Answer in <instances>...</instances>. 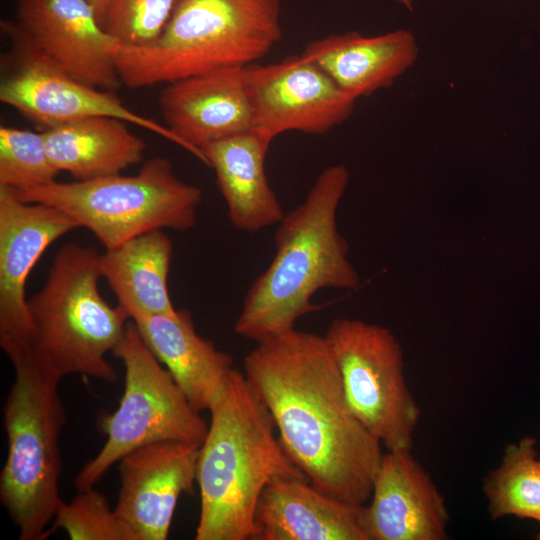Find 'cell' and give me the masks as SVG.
I'll use <instances>...</instances> for the list:
<instances>
[{
  "mask_svg": "<svg viewBox=\"0 0 540 540\" xmlns=\"http://www.w3.org/2000/svg\"><path fill=\"white\" fill-rule=\"evenodd\" d=\"M243 373L307 479L330 496L365 505L382 443L351 409L325 335L293 328L257 342Z\"/></svg>",
  "mask_w": 540,
  "mask_h": 540,
  "instance_id": "1",
  "label": "cell"
},
{
  "mask_svg": "<svg viewBox=\"0 0 540 540\" xmlns=\"http://www.w3.org/2000/svg\"><path fill=\"white\" fill-rule=\"evenodd\" d=\"M349 181L345 164L327 166L304 200L277 224L274 257L246 293L234 323L238 335L257 343L289 331L300 317L318 310L311 301L318 290L359 286L349 245L337 227Z\"/></svg>",
  "mask_w": 540,
  "mask_h": 540,
  "instance_id": "2",
  "label": "cell"
},
{
  "mask_svg": "<svg viewBox=\"0 0 540 540\" xmlns=\"http://www.w3.org/2000/svg\"><path fill=\"white\" fill-rule=\"evenodd\" d=\"M209 412L197 463L195 539L254 540L264 488L279 477H307L286 453L267 407L240 370L232 371Z\"/></svg>",
  "mask_w": 540,
  "mask_h": 540,
  "instance_id": "3",
  "label": "cell"
},
{
  "mask_svg": "<svg viewBox=\"0 0 540 540\" xmlns=\"http://www.w3.org/2000/svg\"><path fill=\"white\" fill-rule=\"evenodd\" d=\"M281 38L280 0H177L159 36L122 44L116 66L129 88L167 84L256 63Z\"/></svg>",
  "mask_w": 540,
  "mask_h": 540,
  "instance_id": "4",
  "label": "cell"
},
{
  "mask_svg": "<svg viewBox=\"0 0 540 540\" xmlns=\"http://www.w3.org/2000/svg\"><path fill=\"white\" fill-rule=\"evenodd\" d=\"M99 261L100 253L77 243L57 251L43 287L28 299V350L12 364L28 362L56 382L70 374L117 379L106 354L122 339L128 317L102 297Z\"/></svg>",
  "mask_w": 540,
  "mask_h": 540,
  "instance_id": "5",
  "label": "cell"
},
{
  "mask_svg": "<svg viewBox=\"0 0 540 540\" xmlns=\"http://www.w3.org/2000/svg\"><path fill=\"white\" fill-rule=\"evenodd\" d=\"M9 190L21 201L64 212L106 249L153 230L193 228L202 199L201 189L181 180L172 162L160 156L146 161L132 176L56 180L41 187Z\"/></svg>",
  "mask_w": 540,
  "mask_h": 540,
  "instance_id": "6",
  "label": "cell"
},
{
  "mask_svg": "<svg viewBox=\"0 0 540 540\" xmlns=\"http://www.w3.org/2000/svg\"><path fill=\"white\" fill-rule=\"evenodd\" d=\"M3 424L8 451L0 475V500L20 540H42L63 502L59 480L60 435L66 413L56 382L32 364H13Z\"/></svg>",
  "mask_w": 540,
  "mask_h": 540,
  "instance_id": "7",
  "label": "cell"
},
{
  "mask_svg": "<svg viewBox=\"0 0 540 540\" xmlns=\"http://www.w3.org/2000/svg\"><path fill=\"white\" fill-rule=\"evenodd\" d=\"M125 368V384L118 408L99 421L106 441L80 470L75 486L81 491L94 487L126 454L161 441L202 444L209 424L194 409L141 337L128 323L112 351Z\"/></svg>",
  "mask_w": 540,
  "mask_h": 540,
  "instance_id": "8",
  "label": "cell"
},
{
  "mask_svg": "<svg viewBox=\"0 0 540 540\" xmlns=\"http://www.w3.org/2000/svg\"><path fill=\"white\" fill-rule=\"evenodd\" d=\"M325 337L351 409L387 450H411L421 410L404 374L403 350L382 325L340 317Z\"/></svg>",
  "mask_w": 540,
  "mask_h": 540,
  "instance_id": "9",
  "label": "cell"
},
{
  "mask_svg": "<svg viewBox=\"0 0 540 540\" xmlns=\"http://www.w3.org/2000/svg\"><path fill=\"white\" fill-rule=\"evenodd\" d=\"M1 30L11 44L2 61L1 103L45 128L92 117H112L180 145L165 125L128 108L115 91L86 84L50 62L24 38L14 22L1 21Z\"/></svg>",
  "mask_w": 540,
  "mask_h": 540,
  "instance_id": "10",
  "label": "cell"
},
{
  "mask_svg": "<svg viewBox=\"0 0 540 540\" xmlns=\"http://www.w3.org/2000/svg\"><path fill=\"white\" fill-rule=\"evenodd\" d=\"M245 81L253 129L270 141L288 131L325 134L350 118L357 101L301 54L245 66Z\"/></svg>",
  "mask_w": 540,
  "mask_h": 540,
  "instance_id": "11",
  "label": "cell"
},
{
  "mask_svg": "<svg viewBox=\"0 0 540 540\" xmlns=\"http://www.w3.org/2000/svg\"><path fill=\"white\" fill-rule=\"evenodd\" d=\"M78 224L59 209L17 199L0 187V346L24 355L32 336L26 283L44 251Z\"/></svg>",
  "mask_w": 540,
  "mask_h": 540,
  "instance_id": "12",
  "label": "cell"
},
{
  "mask_svg": "<svg viewBox=\"0 0 540 540\" xmlns=\"http://www.w3.org/2000/svg\"><path fill=\"white\" fill-rule=\"evenodd\" d=\"M14 24L35 49L73 77L107 91L120 88L116 56L122 43L86 0H19Z\"/></svg>",
  "mask_w": 540,
  "mask_h": 540,
  "instance_id": "13",
  "label": "cell"
},
{
  "mask_svg": "<svg viewBox=\"0 0 540 540\" xmlns=\"http://www.w3.org/2000/svg\"><path fill=\"white\" fill-rule=\"evenodd\" d=\"M200 444L161 441L137 448L119 461L115 511L138 540H166L183 493L192 495Z\"/></svg>",
  "mask_w": 540,
  "mask_h": 540,
  "instance_id": "14",
  "label": "cell"
},
{
  "mask_svg": "<svg viewBox=\"0 0 540 540\" xmlns=\"http://www.w3.org/2000/svg\"><path fill=\"white\" fill-rule=\"evenodd\" d=\"M445 499L411 450H387L361 509L367 540H444Z\"/></svg>",
  "mask_w": 540,
  "mask_h": 540,
  "instance_id": "15",
  "label": "cell"
},
{
  "mask_svg": "<svg viewBox=\"0 0 540 540\" xmlns=\"http://www.w3.org/2000/svg\"><path fill=\"white\" fill-rule=\"evenodd\" d=\"M165 126L180 146L200 149L253 129L245 67L216 69L167 83L159 98Z\"/></svg>",
  "mask_w": 540,
  "mask_h": 540,
  "instance_id": "16",
  "label": "cell"
},
{
  "mask_svg": "<svg viewBox=\"0 0 540 540\" xmlns=\"http://www.w3.org/2000/svg\"><path fill=\"white\" fill-rule=\"evenodd\" d=\"M362 506L328 495L305 477H279L258 500L254 540H367Z\"/></svg>",
  "mask_w": 540,
  "mask_h": 540,
  "instance_id": "17",
  "label": "cell"
},
{
  "mask_svg": "<svg viewBox=\"0 0 540 540\" xmlns=\"http://www.w3.org/2000/svg\"><path fill=\"white\" fill-rule=\"evenodd\" d=\"M301 55L358 100L391 86L413 67L419 56V44L408 29L374 36L348 31L308 43Z\"/></svg>",
  "mask_w": 540,
  "mask_h": 540,
  "instance_id": "18",
  "label": "cell"
},
{
  "mask_svg": "<svg viewBox=\"0 0 540 540\" xmlns=\"http://www.w3.org/2000/svg\"><path fill=\"white\" fill-rule=\"evenodd\" d=\"M146 345L169 371L191 406L208 410L235 369L230 354L195 330L187 310L133 321Z\"/></svg>",
  "mask_w": 540,
  "mask_h": 540,
  "instance_id": "19",
  "label": "cell"
},
{
  "mask_svg": "<svg viewBox=\"0 0 540 540\" xmlns=\"http://www.w3.org/2000/svg\"><path fill=\"white\" fill-rule=\"evenodd\" d=\"M271 142L251 129L200 149L202 161L215 171L228 217L238 230L255 233L285 215L265 172Z\"/></svg>",
  "mask_w": 540,
  "mask_h": 540,
  "instance_id": "20",
  "label": "cell"
},
{
  "mask_svg": "<svg viewBox=\"0 0 540 540\" xmlns=\"http://www.w3.org/2000/svg\"><path fill=\"white\" fill-rule=\"evenodd\" d=\"M173 243L161 229L134 237L100 254L101 277L115 294L117 306L136 321L175 315L168 291Z\"/></svg>",
  "mask_w": 540,
  "mask_h": 540,
  "instance_id": "21",
  "label": "cell"
},
{
  "mask_svg": "<svg viewBox=\"0 0 540 540\" xmlns=\"http://www.w3.org/2000/svg\"><path fill=\"white\" fill-rule=\"evenodd\" d=\"M129 123L112 117H92L45 128L50 159L60 171L84 181L121 174L140 163L145 142Z\"/></svg>",
  "mask_w": 540,
  "mask_h": 540,
  "instance_id": "22",
  "label": "cell"
},
{
  "mask_svg": "<svg viewBox=\"0 0 540 540\" xmlns=\"http://www.w3.org/2000/svg\"><path fill=\"white\" fill-rule=\"evenodd\" d=\"M537 441L525 436L509 444L500 464L483 481V493L493 520L506 516L540 523V459Z\"/></svg>",
  "mask_w": 540,
  "mask_h": 540,
  "instance_id": "23",
  "label": "cell"
},
{
  "mask_svg": "<svg viewBox=\"0 0 540 540\" xmlns=\"http://www.w3.org/2000/svg\"><path fill=\"white\" fill-rule=\"evenodd\" d=\"M59 173L50 159L42 131L0 126V187H41L56 181Z\"/></svg>",
  "mask_w": 540,
  "mask_h": 540,
  "instance_id": "24",
  "label": "cell"
},
{
  "mask_svg": "<svg viewBox=\"0 0 540 540\" xmlns=\"http://www.w3.org/2000/svg\"><path fill=\"white\" fill-rule=\"evenodd\" d=\"M57 529L64 530L71 540H138L94 487L81 490L70 502L60 504L50 533Z\"/></svg>",
  "mask_w": 540,
  "mask_h": 540,
  "instance_id": "25",
  "label": "cell"
},
{
  "mask_svg": "<svg viewBox=\"0 0 540 540\" xmlns=\"http://www.w3.org/2000/svg\"><path fill=\"white\" fill-rule=\"evenodd\" d=\"M177 0H111L103 27L124 45H141L156 39Z\"/></svg>",
  "mask_w": 540,
  "mask_h": 540,
  "instance_id": "26",
  "label": "cell"
},
{
  "mask_svg": "<svg viewBox=\"0 0 540 540\" xmlns=\"http://www.w3.org/2000/svg\"><path fill=\"white\" fill-rule=\"evenodd\" d=\"M95 10L101 24L111 0H86Z\"/></svg>",
  "mask_w": 540,
  "mask_h": 540,
  "instance_id": "27",
  "label": "cell"
},
{
  "mask_svg": "<svg viewBox=\"0 0 540 540\" xmlns=\"http://www.w3.org/2000/svg\"><path fill=\"white\" fill-rule=\"evenodd\" d=\"M397 4L401 5L402 7L412 10L414 7L415 0H394Z\"/></svg>",
  "mask_w": 540,
  "mask_h": 540,
  "instance_id": "28",
  "label": "cell"
},
{
  "mask_svg": "<svg viewBox=\"0 0 540 540\" xmlns=\"http://www.w3.org/2000/svg\"><path fill=\"white\" fill-rule=\"evenodd\" d=\"M536 538L540 540V532L537 534Z\"/></svg>",
  "mask_w": 540,
  "mask_h": 540,
  "instance_id": "29",
  "label": "cell"
},
{
  "mask_svg": "<svg viewBox=\"0 0 540 540\" xmlns=\"http://www.w3.org/2000/svg\"><path fill=\"white\" fill-rule=\"evenodd\" d=\"M488 1H491V0H488Z\"/></svg>",
  "mask_w": 540,
  "mask_h": 540,
  "instance_id": "30",
  "label": "cell"
}]
</instances>
